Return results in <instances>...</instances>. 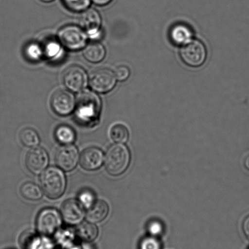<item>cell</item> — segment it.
<instances>
[{"instance_id": "6da1fadb", "label": "cell", "mask_w": 249, "mask_h": 249, "mask_svg": "<svg viewBox=\"0 0 249 249\" xmlns=\"http://www.w3.org/2000/svg\"><path fill=\"white\" fill-rule=\"evenodd\" d=\"M40 184L44 193L51 199L59 198L67 187V179L60 168L50 167L44 171L40 177Z\"/></svg>"}, {"instance_id": "7a4b0ae2", "label": "cell", "mask_w": 249, "mask_h": 249, "mask_svg": "<svg viewBox=\"0 0 249 249\" xmlns=\"http://www.w3.org/2000/svg\"><path fill=\"white\" fill-rule=\"evenodd\" d=\"M130 160V153L126 146L121 143L112 145L106 156L107 172L114 176L123 174L128 169Z\"/></svg>"}, {"instance_id": "3957f363", "label": "cell", "mask_w": 249, "mask_h": 249, "mask_svg": "<svg viewBox=\"0 0 249 249\" xmlns=\"http://www.w3.org/2000/svg\"><path fill=\"white\" fill-rule=\"evenodd\" d=\"M76 106L77 116L82 119L90 120L98 116L101 101L96 94L86 90L80 94Z\"/></svg>"}, {"instance_id": "277c9868", "label": "cell", "mask_w": 249, "mask_h": 249, "mask_svg": "<svg viewBox=\"0 0 249 249\" xmlns=\"http://www.w3.org/2000/svg\"><path fill=\"white\" fill-rule=\"evenodd\" d=\"M58 40L65 48L70 50H79L86 45L87 35L79 26L67 25L61 28L58 33Z\"/></svg>"}, {"instance_id": "5b68a950", "label": "cell", "mask_w": 249, "mask_h": 249, "mask_svg": "<svg viewBox=\"0 0 249 249\" xmlns=\"http://www.w3.org/2000/svg\"><path fill=\"white\" fill-rule=\"evenodd\" d=\"M62 225V216L60 212L53 208L43 209L36 220V229L42 235L50 236L55 233Z\"/></svg>"}, {"instance_id": "8992f818", "label": "cell", "mask_w": 249, "mask_h": 249, "mask_svg": "<svg viewBox=\"0 0 249 249\" xmlns=\"http://www.w3.org/2000/svg\"><path fill=\"white\" fill-rule=\"evenodd\" d=\"M180 55L185 64L192 67H199L206 60L207 50L201 41L190 40L183 45Z\"/></svg>"}, {"instance_id": "52a82bcc", "label": "cell", "mask_w": 249, "mask_h": 249, "mask_svg": "<svg viewBox=\"0 0 249 249\" xmlns=\"http://www.w3.org/2000/svg\"><path fill=\"white\" fill-rule=\"evenodd\" d=\"M116 77L114 73L108 68H100L94 71L89 79V85L94 91L107 93L115 86Z\"/></svg>"}, {"instance_id": "ba28073f", "label": "cell", "mask_w": 249, "mask_h": 249, "mask_svg": "<svg viewBox=\"0 0 249 249\" xmlns=\"http://www.w3.org/2000/svg\"><path fill=\"white\" fill-rule=\"evenodd\" d=\"M63 81L66 87L71 91H81L88 84L87 73L80 66H70L63 73Z\"/></svg>"}, {"instance_id": "9c48e42d", "label": "cell", "mask_w": 249, "mask_h": 249, "mask_svg": "<svg viewBox=\"0 0 249 249\" xmlns=\"http://www.w3.org/2000/svg\"><path fill=\"white\" fill-rule=\"evenodd\" d=\"M51 105L56 114L60 116H67L74 111L76 102L71 93L60 89L53 93L51 97Z\"/></svg>"}, {"instance_id": "30bf717a", "label": "cell", "mask_w": 249, "mask_h": 249, "mask_svg": "<svg viewBox=\"0 0 249 249\" xmlns=\"http://www.w3.org/2000/svg\"><path fill=\"white\" fill-rule=\"evenodd\" d=\"M79 151L72 145H63L58 149L55 153L56 165L65 172H71L79 161Z\"/></svg>"}, {"instance_id": "8fae6325", "label": "cell", "mask_w": 249, "mask_h": 249, "mask_svg": "<svg viewBox=\"0 0 249 249\" xmlns=\"http://www.w3.org/2000/svg\"><path fill=\"white\" fill-rule=\"evenodd\" d=\"M25 163L29 172L34 174H40L48 167L49 163L48 153L43 148H33L27 153Z\"/></svg>"}, {"instance_id": "7c38bea8", "label": "cell", "mask_w": 249, "mask_h": 249, "mask_svg": "<svg viewBox=\"0 0 249 249\" xmlns=\"http://www.w3.org/2000/svg\"><path fill=\"white\" fill-rule=\"evenodd\" d=\"M61 213L66 223L70 225H78L84 218L85 207L77 200H67L61 207Z\"/></svg>"}, {"instance_id": "4fadbf2b", "label": "cell", "mask_w": 249, "mask_h": 249, "mask_svg": "<svg viewBox=\"0 0 249 249\" xmlns=\"http://www.w3.org/2000/svg\"><path fill=\"white\" fill-rule=\"evenodd\" d=\"M104 161V154L101 149L90 147L83 151L80 157V163L84 170L94 171L102 167Z\"/></svg>"}, {"instance_id": "5bb4252c", "label": "cell", "mask_w": 249, "mask_h": 249, "mask_svg": "<svg viewBox=\"0 0 249 249\" xmlns=\"http://www.w3.org/2000/svg\"><path fill=\"white\" fill-rule=\"evenodd\" d=\"M79 23L81 28L90 36L99 34L102 23L101 17L94 9H87L83 12L80 17Z\"/></svg>"}, {"instance_id": "9a60e30c", "label": "cell", "mask_w": 249, "mask_h": 249, "mask_svg": "<svg viewBox=\"0 0 249 249\" xmlns=\"http://www.w3.org/2000/svg\"><path fill=\"white\" fill-rule=\"evenodd\" d=\"M109 206L103 200H98L89 209L87 218L88 221L92 223H98L104 221L108 216Z\"/></svg>"}, {"instance_id": "2e32d148", "label": "cell", "mask_w": 249, "mask_h": 249, "mask_svg": "<svg viewBox=\"0 0 249 249\" xmlns=\"http://www.w3.org/2000/svg\"><path fill=\"white\" fill-rule=\"evenodd\" d=\"M193 37L191 29L184 24H177L170 31V38L177 45H184L189 42Z\"/></svg>"}, {"instance_id": "e0dca14e", "label": "cell", "mask_w": 249, "mask_h": 249, "mask_svg": "<svg viewBox=\"0 0 249 249\" xmlns=\"http://www.w3.org/2000/svg\"><path fill=\"white\" fill-rule=\"evenodd\" d=\"M83 54L89 62L97 63L101 62L106 57V50L101 43L92 42L85 46Z\"/></svg>"}, {"instance_id": "ac0fdd59", "label": "cell", "mask_w": 249, "mask_h": 249, "mask_svg": "<svg viewBox=\"0 0 249 249\" xmlns=\"http://www.w3.org/2000/svg\"><path fill=\"white\" fill-rule=\"evenodd\" d=\"M76 235L80 240L85 242H92L98 236V228L91 222H84L77 227Z\"/></svg>"}, {"instance_id": "d6986e66", "label": "cell", "mask_w": 249, "mask_h": 249, "mask_svg": "<svg viewBox=\"0 0 249 249\" xmlns=\"http://www.w3.org/2000/svg\"><path fill=\"white\" fill-rule=\"evenodd\" d=\"M20 193L24 199L31 201H38L43 196V190L34 183H24L20 188Z\"/></svg>"}, {"instance_id": "ffe728a7", "label": "cell", "mask_w": 249, "mask_h": 249, "mask_svg": "<svg viewBox=\"0 0 249 249\" xmlns=\"http://www.w3.org/2000/svg\"><path fill=\"white\" fill-rule=\"evenodd\" d=\"M56 140L63 145H72L76 138L74 129L67 125L58 126L55 131Z\"/></svg>"}, {"instance_id": "44dd1931", "label": "cell", "mask_w": 249, "mask_h": 249, "mask_svg": "<svg viewBox=\"0 0 249 249\" xmlns=\"http://www.w3.org/2000/svg\"><path fill=\"white\" fill-rule=\"evenodd\" d=\"M59 40L57 39L49 38H45L40 44L43 56L48 58H53L57 57L61 51Z\"/></svg>"}, {"instance_id": "7402d4cb", "label": "cell", "mask_w": 249, "mask_h": 249, "mask_svg": "<svg viewBox=\"0 0 249 249\" xmlns=\"http://www.w3.org/2000/svg\"><path fill=\"white\" fill-rule=\"evenodd\" d=\"M19 140L26 147L36 148L40 143V137L33 128H26L22 130L19 135Z\"/></svg>"}, {"instance_id": "603a6c76", "label": "cell", "mask_w": 249, "mask_h": 249, "mask_svg": "<svg viewBox=\"0 0 249 249\" xmlns=\"http://www.w3.org/2000/svg\"><path fill=\"white\" fill-rule=\"evenodd\" d=\"M112 140L118 143H124L128 141L129 136L128 129L123 124H116L109 132Z\"/></svg>"}, {"instance_id": "cb8c5ba5", "label": "cell", "mask_w": 249, "mask_h": 249, "mask_svg": "<svg viewBox=\"0 0 249 249\" xmlns=\"http://www.w3.org/2000/svg\"><path fill=\"white\" fill-rule=\"evenodd\" d=\"M19 243L23 249H35L38 244V238L36 234L26 231L22 234Z\"/></svg>"}, {"instance_id": "d4e9b609", "label": "cell", "mask_w": 249, "mask_h": 249, "mask_svg": "<svg viewBox=\"0 0 249 249\" xmlns=\"http://www.w3.org/2000/svg\"><path fill=\"white\" fill-rule=\"evenodd\" d=\"M63 2L70 11L79 12L87 10L91 3V0H63Z\"/></svg>"}, {"instance_id": "484cf974", "label": "cell", "mask_w": 249, "mask_h": 249, "mask_svg": "<svg viewBox=\"0 0 249 249\" xmlns=\"http://www.w3.org/2000/svg\"><path fill=\"white\" fill-rule=\"evenodd\" d=\"M79 201L86 209H89L96 202V196L91 190L84 189L80 192Z\"/></svg>"}, {"instance_id": "4316f807", "label": "cell", "mask_w": 249, "mask_h": 249, "mask_svg": "<svg viewBox=\"0 0 249 249\" xmlns=\"http://www.w3.org/2000/svg\"><path fill=\"white\" fill-rule=\"evenodd\" d=\"M26 53L27 57L29 59L37 60L43 57L42 50H41L40 44L31 43L26 48Z\"/></svg>"}, {"instance_id": "83f0119b", "label": "cell", "mask_w": 249, "mask_h": 249, "mask_svg": "<svg viewBox=\"0 0 249 249\" xmlns=\"http://www.w3.org/2000/svg\"><path fill=\"white\" fill-rule=\"evenodd\" d=\"M161 245L160 241L155 237L144 238L141 241L140 249H160Z\"/></svg>"}, {"instance_id": "f1b7e54d", "label": "cell", "mask_w": 249, "mask_h": 249, "mask_svg": "<svg viewBox=\"0 0 249 249\" xmlns=\"http://www.w3.org/2000/svg\"><path fill=\"white\" fill-rule=\"evenodd\" d=\"M114 74H115L117 79L120 81H124L128 79L130 75V71L126 66H120L116 68Z\"/></svg>"}, {"instance_id": "f546056e", "label": "cell", "mask_w": 249, "mask_h": 249, "mask_svg": "<svg viewBox=\"0 0 249 249\" xmlns=\"http://www.w3.org/2000/svg\"><path fill=\"white\" fill-rule=\"evenodd\" d=\"M148 229L149 231L153 235H158L162 233L163 227L160 222L153 221L149 225Z\"/></svg>"}, {"instance_id": "4dcf8cb0", "label": "cell", "mask_w": 249, "mask_h": 249, "mask_svg": "<svg viewBox=\"0 0 249 249\" xmlns=\"http://www.w3.org/2000/svg\"><path fill=\"white\" fill-rule=\"evenodd\" d=\"M243 230L246 237L249 240V215L246 217L243 221Z\"/></svg>"}, {"instance_id": "1f68e13d", "label": "cell", "mask_w": 249, "mask_h": 249, "mask_svg": "<svg viewBox=\"0 0 249 249\" xmlns=\"http://www.w3.org/2000/svg\"><path fill=\"white\" fill-rule=\"evenodd\" d=\"M94 3L99 5V6H105L108 4L112 0H92Z\"/></svg>"}, {"instance_id": "d6a6232c", "label": "cell", "mask_w": 249, "mask_h": 249, "mask_svg": "<svg viewBox=\"0 0 249 249\" xmlns=\"http://www.w3.org/2000/svg\"><path fill=\"white\" fill-rule=\"evenodd\" d=\"M244 165H245L246 169L249 172V155L245 158V160H244Z\"/></svg>"}, {"instance_id": "836d02e7", "label": "cell", "mask_w": 249, "mask_h": 249, "mask_svg": "<svg viewBox=\"0 0 249 249\" xmlns=\"http://www.w3.org/2000/svg\"><path fill=\"white\" fill-rule=\"evenodd\" d=\"M40 1L45 2H50L51 1H53V0H40Z\"/></svg>"}]
</instances>
